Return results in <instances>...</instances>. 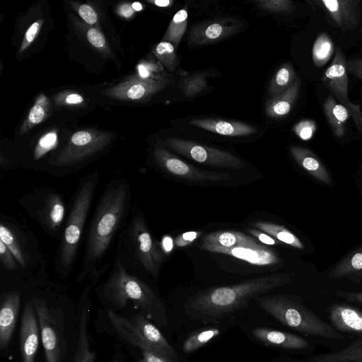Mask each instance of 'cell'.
Listing matches in <instances>:
<instances>
[{
	"instance_id": "cell-1",
	"label": "cell",
	"mask_w": 362,
	"mask_h": 362,
	"mask_svg": "<svg viewBox=\"0 0 362 362\" xmlns=\"http://www.w3.org/2000/svg\"><path fill=\"white\" fill-rule=\"evenodd\" d=\"M131 197L130 185L124 179L114 180L105 188L88 230L78 281L88 278L94 286L107 269L102 263L115 236L123 229L130 212Z\"/></svg>"
},
{
	"instance_id": "cell-2",
	"label": "cell",
	"mask_w": 362,
	"mask_h": 362,
	"mask_svg": "<svg viewBox=\"0 0 362 362\" xmlns=\"http://www.w3.org/2000/svg\"><path fill=\"white\" fill-rule=\"evenodd\" d=\"M291 281V274L279 273L253 278L231 286L213 288L192 298L189 306L203 315L218 316L240 308L250 300Z\"/></svg>"
},
{
	"instance_id": "cell-3",
	"label": "cell",
	"mask_w": 362,
	"mask_h": 362,
	"mask_svg": "<svg viewBox=\"0 0 362 362\" xmlns=\"http://www.w3.org/2000/svg\"><path fill=\"white\" fill-rule=\"evenodd\" d=\"M99 182L97 171L83 177L75 192L61 235L56 267L62 276L72 269L81 244L85 224Z\"/></svg>"
},
{
	"instance_id": "cell-4",
	"label": "cell",
	"mask_w": 362,
	"mask_h": 362,
	"mask_svg": "<svg viewBox=\"0 0 362 362\" xmlns=\"http://www.w3.org/2000/svg\"><path fill=\"white\" fill-rule=\"evenodd\" d=\"M100 292L105 299L119 308L131 301L142 313L154 320L165 317L163 305L154 291L146 282L129 272L117 256L109 277L100 286Z\"/></svg>"
},
{
	"instance_id": "cell-5",
	"label": "cell",
	"mask_w": 362,
	"mask_h": 362,
	"mask_svg": "<svg viewBox=\"0 0 362 362\" xmlns=\"http://www.w3.org/2000/svg\"><path fill=\"white\" fill-rule=\"evenodd\" d=\"M124 229L119 233L117 256L125 269L130 272L136 265L151 276H158L163 255L140 210L132 211L131 220Z\"/></svg>"
},
{
	"instance_id": "cell-6",
	"label": "cell",
	"mask_w": 362,
	"mask_h": 362,
	"mask_svg": "<svg viewBox=\"0 0 362 362\" xmlns=\"http://www.w3.org/2000/svg\"><path fill=\"white\" fill-rule=\"evenodd\" d=\"M257 304L283 325L304 334L342 340L344 336L312 310L300 299L286 296L257 298Z\"/></svg>"
},
{
	"instance_id": "cell-7",
	"label": "cell",
	"mask_w": 362,
	"mask_h": 362,
	"mask_svg": "<svg viewBox=\"0 0 362 362\" xmlns=\"http://www.w3.org/2000/svg\"><path fill=\"white\" fill-rule=\"evenodd\" d=\"M22 207L45 231L57 237L62 233L66 208L62 195L54 189L44 187L22 197Z\"/></svg>"
},
{
	"instance_id": "cell-8",
	"label": "cell",
	"mask_w": 362,
	"mask_h": 362,
	"mask_svg": "<svg viewBox=\"0 0 362 362\" xmlns=\"http://www.w3.org/2000/svg\"><path fill=\"white\" fill-rule=\"evenodd\" d=\"M166 142L179 154L204 165L230 169H240L246 165L243 160L230 152L204 146L195 141L170 137Z\"/></svg>"
},
{
	"instance_id": "cell-9",
	"label": "cell",
	"mask_w": 362,
	"mask_h": 362,
	"mask_svg": "<svg viewBox=\"0 0 362 362\" xmlns=\"http://www.w3.org/2000/svg\"><path fill=\"white\" fill-rule=\"evenodd\" d=\"M158 165L176 178L196 183L216 182L229 179L227 173L209 172L199 169L178 158L164 148L153 151Z\"/></svg>"
},
{
	"instance_id": "cell-10",
	"label": "cell",
	"mask_w": 362,
	"mask_h": 362,
	"mask_svg": "<svg viewBox=\"0 0 362 362\" xmlns=\"http://www.w3.org/2000/svg\"><path fill=\"white\" fill-rule=\"evenodd\" d=\"M32 302L39 320L46 362H60L61 336L57 322L43 299L33 298Z\"/></svg>"
},
{
	"instance_id": "cell-11",
	"label": "cell",
	"mask_w": 362,
	"mask_h": 362,
	"mask_svg": "<svg viewBox=\"0 0 362 362\" xmlns=\"http://www.w3.org/2000/svg\"><path fill=\"white\" fill-rule=\"evenodd\" d=\"M347 73L346 57L342 49L337 47L332 62L322 76L321 81L343 105L350 102L348 98Z\"/></svg>"
},
{
	"instance_id": "cell-12",
	"label": "cell",
	"mask_w": 362,
	"mask_h": 362,
	"mask_svg": "<svg viewBox=\"0 0 362 362\" xmlns=\"http://www.w3.org/2000/svg\"><path fill=\"white\" fill-rule=\"evenodd\" d=\"M130 321L150 350L173 361L177 358L175 349L160 331L148 320L145 314L139 313Z\"/></svg>"
},
{
	"instance_id": "cell-13",
	"label": "cell",
	"mask_w": 362,
	"mask_h": 362,
	"mask_svg": "<svg viewBox=\"0 0 362 362\" xmlns=\"http://www.w3.org/2000/svg\"><path fill=\"white\" fill-rule=\"evenodd\" d=\"M318 6L325 9L335 24L342 30L356 29L361 20V9L357 0H320Z\"/></svg>"
},
{
	"instance_id": "cell-14",
	"label": "cell",
	"mask_w": 362,
	"mask_h": 362,
	"mask_svg": "<svg viewBox=\"0 0 362 362\" xmlns=\"http://www.w3.org/2000/svg\"><path fill=\"white\" fill-rule=\"evenodd\" d=\"M30 302H27L22 315L20 330V347L23 362H35L39 346V328Z\"/></svg>"
},
{
	"instance_id": "cell-15",
	"label": "cell",
	"mask_w": 362,
	"mask_h": 362,
	"mask_svg": "<svg viewBox=\"0 0 362 362\" xmlns=\"http://www.w3.org/2000/svg\"><path fill=\"white\" fill-rule=\"evenodd\" d=\"M168 84L163 80L136 78L118 84L109 90L107 94L122 100H139L162 90Z\"/></svg>"
},
{
	"instance_id": "cell-16",
	"label": "cell",
	"mask_w": 362,
	"mask_h": 362,
	"mask_svg": "<svg viewBox=\"0 0 362 362\" xmlns=\"http://www.w3.org/2000/svg\"><path fill=\"white\" fill-rule=\"evenodd\" d=\"M201 247L211 252L230 255L255 265H274L280 262L279 257L274 252L264 246H238L224 248L202 245Z\"/></svg>"
},
{
	"instance_id": "cell-17",
	"label": "cell",
	"mask_w": 362,
	"mask_h": 362,
	"mask_svg": "<svg viewBox=\"0 0 362 362\" xmlns=\"http://www.w3.org/2000/svg\"><path fill=\"white\" fill-rule=\"evenodd\" d=\"M21 305L19 292L13 291L2 295L0 308V349L9 344L18 320Z\"/></svg>"
},
{
	"instance_id": "cell-18",
	"label": "cell",
	"mask_w": 362,
	"mask_h": 362,
	"mask_svg": "<svg viewBox=\"0 0 362 362\" xmlns=\"http://www.w3.org/2000/svg\"><path fill=\"white\" fill-rule=\"evenodd\" d=\"M240 23L235 20L226 19L203 23L194 28L189 35L191 42L205 45L223 40L236 33Z\"/></svg>"
},
{
	"instance_id": "cell-19",
	"label": "cell",
	"mask_w": 362,
	"mask_h": 362,
	"mask_svg": "<svg viewBox=\"0 0 362 362\" xmlns=\"http://www.w3.org/2000/svg\"><path fill=\"white\" fill-rule=\"evenodd\" d=\"M111 322L115 330L122 338L141 349L142 358L139 362H175L150 350L142 341L138 331L130 320L116 315L113 316Z\"/></svg>"
},
{
	"instance_id": "cell-20",
	"label": "cell",
	"mask_w": 362,
	"mask_h": 362,
	"mask_svg": "<svg viewBox=\"0 0 362 362\" xmlns=\"http://www.w3.org/2000/svg\"><path fill=\"white\" fill-rule=\"evenodd\" d=\"M329 319L337 331L362 335V312L349 305L337 303L329 308Z\"/></svg>"
},
{
	"instance_id": "cell-21",
	"label": "cell",
	"mask_w": 362,
	"mask_h": 362,
	"mask_svg": "<svg viewBox=\"0 0 362 362\" xmlns=\"http://www.w3.org/2000/svg\"><path fill=\"white\" fill-rule=\"evenodd\" d=\"M253 336L259 341L269 346L286 349H303L309 346L304 338L290 332L267 327H257L252 331Z\"/></svg>"
},
{
	"instance_id": "cell-22",
	"label": "cell",
	"mask_w": 362,
	"mask_h": 362,
	"mask_svg": "<svg viewBox=\"0 0 362 362\" xmlns=\"http://www.w3.org/2000/svg\"><path fill=\"white\" fill-rule=\"evenodd\" d=\"M190 124L216 134L229 136H248L257 131L253 126L246 123L216 118L194 119Z\"/></svg>"
},
{
	"instance_id": "cell-23",
	"label": "cell",
	"mask_w": 362,
	"mask_h": 362,
	"mask_svg": "<svg viewBox=\"0 0 362 362\" xmlns=\"http://www.w3.org/2000/svg\"><path fill=\"white\" fill-rule=\"evenodd\" d=\"M290 152L296 163L311 176L325 185L332 184L328 170L313 152L298 146H291Z\"/></svg>"
},
{
	"instance_id": "cell-24",
	"label": "cell",
	"mask_w": 362,
	"mask_h": 362,
	"mask_svg": "<svg viewBox=\"0 0 362 362\" xmlns=\"http://www.w3.org/2000/svg\"><path fill=\"white\" fill-rule=\"evenodd\" d=\"M204 245L232 248L238 246L261 247L254 238L237 231H218L203 238Z\"/></svg>"
},
{
	"instance_id": "cell-25",
	"label": "cell",
	"mask_w": 362,
	"mask_h": 362,
	"mask_svg": "<svg viewBox=\"0 0 362 362\" xmlns=\"http://www.w3.org/2000/svg\"><path fill=\"white\" fill-rule=\"evenodd\" d=\"M300 88V81L298 78L284 93L275 98H269L265 105L267 116L272 118H280L289 113L296 99Z\"/></svg>"
},
{
	"instance_id": "cell-26",
	"label": "cell",
	"mask_w": 362,
	"mask_h": 362,
	"mask_svg": "<svg viewBox=\"0 0 362 362\" xmlns=\"http://www.w3.org/2000/svg\"><path fill=\"white\" fill-rule=\"evenodd\" d=\"M0 240L6 245L12 253L19 267L21 269H25L30 259L25 250V241L23 240L17 230L1 221Z\"/></svg>"
},
{
	"instance_id": "cell-27",
	"label": "cell",
	"mask_w": 362,
	"mask_h": 362,
	"mask_svg": "<svg viewBox=\"0 0 362 362\" xmlns=\"http://www.w3.org/2000/svg\"><path fill=\"white\" fill-rule=\"evenodd\" d=\"M323 110L334 135L338 138L344 137L350 116L347 108L342 104L337 103L333 95H329L324 102Z\"/></svg>"
},
{
	"instance_id": "cell-28",
	"label": "cell",
	"mask_w": 362,
	"mask_h": 362,
	"mask_svg": "<svg viewBox=\"0 0 362 362\" xmlns=\"http://www.w3.org/2000/svg\"><path fill=\"white\" fill-rule=\"evenodd\" d=\"M308 362H362V338L342 349L315 355Z\"/></svg>"
},
{
	"instance_id": "cell-29",
	"label": "cell",
	"mask_w": 362,
	"mask_h": 362,
	"mask_svg": "<svg viewBox=\"0 0 362 362\" xmlns=\"http://www.w3.org/2000/svg\"><path fill=\"white\" fill-rule=\"evenodd\" d=\"M89 309L83 308L80 317L79 335L73 362H95V353L90 351L88 337Z\"/></svg>"
},
{
	"instance_id": "cell-30",
	"label": "cell",
	"mask_w": 362,
	"mask_h": 362,
	"mask_svg": "<svg viewBox=\"0 0 362 362\" xmlns=\"http://www.w3.org/2000/svg\"><path fill=\"white\" fill-rule=\"evenodd\" d=\"M362 272V247L350 252L328 273L330 279L349 277Z\"/></svg>"
},
{
	"instance_id": "cell-31",
	"label": "cell",
	"mask_w": 362,
	"mask_h": 362,
	"mask_svg": "<svg viewBox=\"0 0 362 362\" xmlns=\"http://www.w3.org/2000/svg\"><path fill=\"white\" fill-rule=\"evenodd\" d=\"M297 78L293 66L288 62L284 64L269 83L268 87L269 98H275L284 93L292 86Z\"/></svg>"
},
{
	"instance_id": "cell-32",
	"label": "cell",
	"mask_w": 362,
	"mask_h": 362,
	"mask_svg": "<svg viewBox=\"0 0 362 362\" xmlns=\"http://www.w3.org/2000/svg\"><path fill=\"white\" fill-rule=\"evenodd\" d=\"M255 226L285 244L298 249L304 248L300 240L282 226L266 221H258L255 223Z\"/></svg>"
},
{
	"instance_id": "cell-33",
	"label": "cell",
	"mask_w": 362,
	"mask_h": 362,
	"mask_svg": "<svg viewBox=\"0 0 362 362\" xmlns=\"http://www.w3.org/2000/svg\"><path fill=\"white\" fill-rule=\"evenodd\" d=\"M188 13L186 8L179 10L173 17L163 37V41L170 42L178 49L180 42L185 33L187 25Z\"/></svg>"
},
{
	"instance_id": "cell-34",
	"label": "cell",
	"mask_w": 362,
	"mask_h": 362,
	"mask_svg": "<svg viewBox=\"0 0 362 362\" xmlns=\"http://www.w3.org/2000/svg\"><path fill=\"white\" fill-rule=\"evenodd\" d=\"M334 52V45L329 36L320 33L315 40L312 49V58L315 66H324Z\"/></svg>"
},
{
	"instance_id": "cell-35",
	"label": "cell",
	"mask_w": 362,
	"mask_h": 362,
	"mask_svg": "<svg viewBox=\"0 0 362 362\" xmlns=\"http://www.w3.org/2000/svg\"><path fill=\"white\" fill-rule=\"evenodd\" d=\"M218 334L219 330L216 328L207 329L193 334L184 341L182 350L185 353H192L207 344Z\"/></svg>"
},
{
	"instance_id": "cell-36",
	"label": "cell",
	"mask_w": 362,
	"mask_h": 362,
	"mask_svg": "<svg viewBox=\"0 0 362 362\" xmlns=\"http://www.w3.org/2000/svg\"><path fill=\"white\" fill-rule=\"evenodd\" d=\"M207 87L206 74H197L181 80L180 88L183 95L192 98L201 93Z\"/></svg>"
},
{
	"instance_id": "cell-37",
	"label": "cell",
	"mask_w": 362,
	"mask_h": 362,
	"mask_svg": "<svg viewBox=\"0 0 362 362\" xmlns=\"http://www.w3.org/2000/svg\"><path fill=\"white\" fill-rule=\"evenodd\" d=\"M175 47L169 42L162 41L158 43L153 53L160 62L169 71H173L178 64Z\"/></svg>"
},
{
	"instance_id": "cell-38",
	"label": "cell",
	"mask_w": 362,
	"mask_h": 362,
	"mask_svg": "<svg viewBox=\"0 0 362 362\" xmlns=\"http://www.w3.org/2000/svg\"><path fill=\"white\" fill-rule=\"evenodd\" d=\"M47 98L42 95L36 101L35 104L31 107L28 120L24 125V130L28 129L32 126L40 123L46 116Z\"/></svg>"
},
{
	"instance_id": "cell-39",
	"label": "cell",
	"mask_w": 362,
	"mask_h": 362,
	"mask_svg": "<svg viewBox=\"0 0 362 362\" xmlns=\"http://www.w3.org/2000/svg\"><path fill=\"white\" fill-rule=\"evenodd\" d=\"M258 7L275 13H291L295 9L293 4L289 0H259L257 1Z\"/></svg>"
},
{
	"instance_id": "cell-40",
	"label": "cell",
	"mask_w": 362,
	"mask_h": 362,
	"mask_svg": "<svg viewBox=\"0 0 362 362\" xmlns=\"http://www.w3.org/2000/svg\"><path fill=\"white\" fill-rule=\"evenodd\" d=\"M57 136L55 132H49L40 138L35 148L34 156L36 159L54 148L57 144Z\"/></svg>"
},
{
	"instance_id": "cell-41",
	"label": "cell",
	"mask_w": 362,
	"mask_h": 362,
	"mask_svg": "<svg viewBox=\"0 0 362 362\" xmlns=\"http://www.w3.org/2000/svg\"><path fill=\"white\" fill-rule=\"evenodd\" d=\"M315 123L309 119H304L297 123L293 127L294 133L303 140L310 139L315 132Z\"/></svg>"
},
{
	"instance_id": "cell-42",
	"label": "cell",
	"mask_w": 362,
	"mask_h": 362,
	"mask_svg": "<svg viewBox=\"0 0 362 362\" xmlns=\"http://www.w3.org/2000/svg\"><path fill=\"white\" fill-rule=\"evenodd\" d=\"M0 261L7 270L15 271L20 267L12 253L1 240H0Z\"/></svg>"
},
{
	"instance_id": "cell-43",
	"label": "cell",
	"mask_w": 362,
	"mask_h": 362,
	"mask_svg": "<svg viewBox=\"0 0 362 362\" xmlns=\"http://www.w3.org/2000/svg\"><path fill=\"white\" fill-rule=\"evenodd\" d=\"M87 40L95 48L100 50L107 49L105 38L103 34L95 28H88L86 32Z\"/></svg>"
},
{
	"instance_id": "cell-44",
	"label": "cell",
	"mask_w": 362,
	"mask_h": 362,
	"mask_svg": "<svg viewBox=\"0 0 362 362\" xmlns=\"http://www.w3.org/2000/svg\"><path fill=\"white\" fill-rule=\"evenodd\" d=\"M42 21L38 20L34 22L27 30L23 42L21 46L20 52L25 50L35 39L42 25Z\"/></svg>"
},
{
	"instance_id": "cell-45",
	"label": "cell",
	"mask_w": 362,
	"mask_h": 362,
	"mask_svg": "<svg viewBox=\"0 0 362 362\" xmlns=\"http://www.w3.org/2000/svg\"><path fill=\"white\" fill-rule=\"evenodd\" d=\"M81 18L88 24L93 25L98 21V15L95 10L88 4H82L78 9Z\"/></svg>"
},
{
	"instance_id": "cell-46",
	"label": "cell",
	"mask_w": 362,
	"mask_h": 362,
	"mask_svg": "<svg viewBox=\"0 0 362 362\" xmlns=\"http://www.w3.org/2000/svg\"><path fill=\"white\" fill-rule=\"evenodd\" d=\"M344 106L347 108L358 129L362 132V111L360 107L351 101Z\"/></svg>"
},
{
	"instance_id": "cell-47",
	"label": "cell",
	"mask_w": 362,
	"mask_h": 362,
	"mask_svg": "<svg viewBox=\"0 0 362 362\" xmlns=\"http://www.w3.org/2000/svg\"><path fill=\"white\" fill-rule=\"evenodd\" d=\"M346 69L362 81V58L346 61Z\"/></svg>"
},
{
	"instance_id": "cell-48",
	"label": "cell",
	"mask_w": 362,
	"mask_h": 362,
	"mask_svg": "<svg viewBox=\"0 0 362 362\" xmlns=\"http://www.w3.org/2000/svg\"><path fill=\"white\" fill-rule=\"evenodd\" d=\"M336 295L348 301L362 305V291H337Z\"/></svg>"
},
{
	"instance_id": "cell-49",
	"label": "cell",
	"mask_w": 362,
	"mask_h": 362,
	"mask_svg": "<svg viewBox=\"0 0 362 362\" xmlns=\"http://www.w3.org/2000/svg\"><path fill=\"white\" fill-rule=\"evenodd\" d=\"M247 231L251 235L256 237L262 243H263L266 245H273L276 244L275 240L266 233L260 232L256 229H248Z\"/></svg>"
},
{
	"instance_id": "cell-50",
	"label": "cell",
	"mask_w": 362,
	"mask_h": 362,
	"mask_svg": "<svg viewBox=\"0 0 362 362\" xmlns=\"http://www.w3.org/2000/svg\"><path fill=\"white\" fill-rule=\"evenodd\" d=\"M198 236L197 232H187L182 235L177 240V244L180 246H184L193 241Z\"/></svg>"
},
{
	"instance_id": "cell-51",
	"label": "cell",
	"mask_w": 362,
	"mask_h": 362,
	"mask_svg": "<svg viewBox=\"0 0 362 362\" xmlns=\"http://www.w3.org/2000/svg\"><path fill=\"white\" fill-rule=\"evenodd\" d=\"M83 100L81 95L76 93H71L66 96L65 101L68 104H79Z\"/></svg>"
},
{
	"instance_id": "cell-52",
	"label": "cell",
	"mask_w": 362,
	"mask_h": 362,
	"mask_svg": "<svg viewBox=\"0 0 362 362\" xmlns=\"http://www.w3.org/2000/svg\"><path fill=\"white\" fill-rule=\"evenodd\" d=\"M134 11L132 6L127 4L122 5L119 9V14L126 18L131 17Z\"/></svg>"
},
{
	"instance_id": "cell-53",
	"label": "cell",
	"mask_w": 362,
	"mask_h": 362,
	"mask_svg": "<svg viewBox=\"0 0 362 362\" xmlns=\"http://www.w3.org/2000/svg\"><path fill=\"white\" fill-rule=\"evenodd\" d=\"M163 248L167 252H170L173 247V240L169 236H165L163 239Z\"/></svg>"
},
{
	"instance_id": "cell-54",
	"label": "cell",
	"mask_w": 362,
	"mask_h": 362,
	"mask_svg": "<svg viewBox=\"0 0 362 362\" xmlns=\"http://www.w3.org/2000/svg\"><path fill=\"white\" fill-rule=\"evenodd\" d=\"M152 3L159 7H168L172 5L173 1L169 0H155Z\"/></svg>"
},
{
	"instance_id": "cell-55",
	"label": "cell",
	"mask_w": 362,
	"mask_h": 362,
	"mask_svg": "<svg viewBox=\"0 0 362 362\" xmlns=\"http://www.w3.org/2000/svg\"><path fill=\"white\" fill-rule=\"evenodd\" d=\"M138 71H139V74H140L141 78H148L149 73H148V69H146V67H145L144 65L140 64V65L138 66Z\"/></svg>"
},
{
	"instance_id": "cell-56",
	"label": "cell",
	"mask_w": 362,
	"mask_h": 362,
	"mask_svg": "<svg viewBox=\"0 0 362 362\" xmlns=\"http://www.w3.org/2000/svg\"><path fill=\"white\" fill-rule=\"evenodd\" d=\"M133 9L136 11H139L142 10L143 6L139 2H134L132 4Z\"/></svg>"
},
{
	"instance_id": "cell-57",
	"label": "cell",
	"mask_w": 362,
	"mask_h": 362,
	"mask_svg": "<svg viewBox=\"0 0 362 362\" xmlns=\"http://www.w3.org/2000/svg\"><path fill=\"white\" fill-rule=\"evenodd\" d=\"M113 362H119V361H118V360H115V361H114Z\"/></svg>"
}]
</instances>
